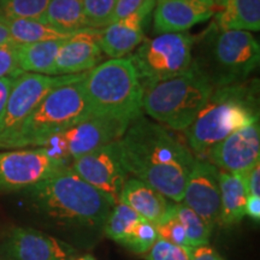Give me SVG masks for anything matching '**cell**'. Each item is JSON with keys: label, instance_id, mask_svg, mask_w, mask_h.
<instances>
[{"label": "cell", "instance_id": "36", "mask_svg": "<svg viewBox=\"0 0 260 260\" xmlns=\"http://www.w3.org/2000/svg\"><path fill=\"white\" fill-rule=\"evenodd\" d=\"M15 79L16 77L14 76H6L0 79V118H2L3 113H4L6 102H8L10 90L12 88Z\"/></svg>", "mask_w": 260, "mask_h": 260}, {"label": "cell", "instance_id": "30", "mask_svg": "<svg viewBox=\"0 0 260 260\" xmlns=\"http://www.w3.org/2000/svg\"><path fill=\"white\" fill-rule=\"evenodd\" d=\"M117 0H82L84 16L89 28L104 29L110 24V18Z\"/></svg>", "mask_w": 260, "mask_h": 260}, {"label": "cell", "instance_id": "16", "mask_svg": "<svg viewBox=\"0 0 260 260\" xmlns=\"http://www.w3.org/2000/svg\"><path fill=\"white\" fill-rule=\"evenodd\" d=\"M157 0H145L134 14L113 22L103 29L100 47L104 53L115 58H123L145 40V31L149 23Z\"/></svg>", "mask_w": 260, "mask_h": 260}, {"label": "cell", "instance_id": "14", "mask_svg": "<svg viewBox=\"0 0 260 260\" xmlns=\"http://www.w3.org/2000/svg\"><path fill=\"white\" fill-rule=\"evenodd\" d=\"M219 170L246 174L260 159V126L258 121L228 135L206 153Z\"/></svg>", "mask_w": 260, "mask_h": 260}, {"label": "cell", "instance_id": "13", "mask_svg": "<svg viewBox=\"0 0 260 260\" xmlns=\"http://www.w3.org/2000/svg\"><path fill=\"white\" fill-rule=\"evenodd\" d=\"M3 252L8 260H75L79 252L70 243L32 228H14Z\"/></svg>", "mask_w": 260, "mask_h": 260}, {"label": "cell", "instance_id": "26", "mask_svg": "<svg viewBox=\"0 0 260 260\" xmlns=\"http://www.w3.org/2000/svg\"><path fill=\"white\" fill-rule=\"evenodd\" d=\"M174 211L186 230L190 247L209 245L212 228L183 203H174Z\"/></svg>", "mask_w": 260, "mask_h": 260}, {"label": "cell", "instance_id": "9", "mask_svg": "<svg viewBox=\"0 0 260 260\" xmlns=\"http://www.w3.org/2000/svg\"><path fill=\"white\" fill-rule=\"evenodd\" d=\"M132 122L115 117H90L51 136L40 147L46 148L53 157L71 164L74 159L121 139Z\"/></svg>", "mask_w": 260, "mask_h": 260}, {"label": "cell", "instance_id": "20", "mask_svg": "<svg viewBox=\"0 0 260 260\" xmlns=\"http://www.w3.org/2000/svg\"><path fill=\"white\" fill-rule=\"evenodd\" d=\"M220 188V223L232 226L240 223L246 216V203L248 198V188L245 176L219 170Z\"/></svg>", "mask_w": 260, "mask_h": 260}, {"label": "cell", "instance_id": "2", "mask_svg": "<svg viewBox=\"0 0 260 260\" xmlns=\"http://www.w3.org/2000/svg\"><path fill=\"white\" fill-rule=\"evenodd\" d=\"M37 211L60 225L82 230H103L112 206L71 168L59 169L25 189Z\"/></svg>", "mask_w": 260, "mask_h": 260}, {"label": "cell", "instance_id": "31", "mask_svg": "<svg viewBox=\"0 0 260 260\" xmlns=\"http://www.w3.org/2000/svg\"><path fill=\"white\" fill-rule=\"evenodd\" d=\"M191 247L178 246L158 237L151 249L146 253V260H190Z\"/></svg>", "mask_w": 260, "mask_h": 260}, {"label": "cell", "instance_id": "25", "mask_svg": "<svg viewBox=\"0 0 260 260\" xmlns=\"http://www.w3.org/2000/svg\"><path fill=\"white\" fill-rule=\"evenodd\" d=\"M142 217L125 204L118 203L112 206L104 223L103 232L112 241L122 243L132 229Z\"/></svg>", "mask_w": 260, "mask_h": 260}, {"label": "cell", "instance_id": "10", "mask_svg": "<svg viewBox=\"0 0 260 260\" xmlns=\"http://www.w3.org/2000/svg\"><path fill=\"white\" fill-rule=\"evenodd\" d=\"M87 73L61 76L22 73L16 76L4 113L0 118V144L24 122V119L51 90L63 84L83 79Z\"/></svg>", "mask_w": 260, "mask_h": 260}, {"label": "cell", "instance_id": "18", "mask_svg": "<svg viewBox=\"0 0 260 260\" xmlns=\"http://www.w3.org/2000/svg\"><path fill=\"white\" fill-rule=\"evenodd\" d=\"M217 0H159L153 10V30L182 32L213 17Z\"/></svg>", "mask_w": 260, "mask_h": 260}, {"label": "cell", "instance_id": "7", "mask_svg": "<svg viewBox=\"0 0 260 260\" xmlns=\"http://www.w3.org/2000/svg\"><path fill=\"white\" fill-rule=\"evenodd\" d=\"M213 86L193 65L183 74L144 90L142 110L155 122L186 130L204 109Z\"/></svg>", "mask_w": 260, "mask_h": 260}, {"label": "cell", "instance_id": "24", "mask_svg": "<svg viewBox=\"0 0 260 260\" xmlns=\"http://www.w3.org/2000/svg\"><path fill=\"white\" fill-rule=\"evenodd\" d=\"M6 24L9 29L10 37L16 45L32 44L47 40H58V39H68L76 32H65L53 28L52 25L38 19H0Z\"/></svg>", "mask_w": 260, "mask_h": 260}, {"label": "cell", "instance_id": "23", "mask_svg": "<svg viewBox=\"0 0 260 260\" xmlns=\"http://www.w3.org/2000/svg\"><path fill=\"white\" fill-rule=\"evenodd\" d=\"M41 22L65 32L88 29L82 0H51Z\"/></svg>", "mask_w": 260, "mask_h": 260}, {"label": "cell", "instance_id": "22", "mask_svg": "<svg viewBox=\"0 0 260 260\" xmlns=\"http://www.w3.org/2000/svg\"><path fill=\"white\" fill-rule=\"evenodd\" d=\"M65 40L67 39H58V40H47L32 42V44L18 45V68L23 73L50 75L58 51H59L60 46Z\"/></svg>", "mask_w": 260, "mask_h": 260}, {"label": "cell", "instance_id": "40", "mask_svg": "<svg viewBox=\"0 0 260 260\" xmlns=\"http://www.w3.org/2000/svg\"><path fill=\"white\" fill-rule=\"evenodd\" d=\"M157 2H159V0H157Z\"/></svg>", "mask_w": 260, "mask_h": 260}, {"label": "cell", "instance_id": "37", "mask_svg": "<svg viewBox=\"0 0 260 260\" xmlns=\"http://www.w3.org/2000/svg\"><path fill=\"white\" fill-rule=\"evenodd\" d=\"M246 214L249 216L253 220L259 222L260 220V197L256 195H248L246 203Z\"/></svg>", "mask_w": 260, "mask_h": 260}, {"label": "cell", "instance_id": "28", "mask_svg": "<svg viewBox=\"0 0 260 260\" xmlns=\"http://www.w3.org/2000/svg\"><path fill=\"white\" fill-rule=\"evenodd\" d=\"M157 239L158 233L155 229V224L141 218L135 224L121 245L136 254H146L153 246V243L157 241Z\"/></svg>", "mask_w": 260, "mask_h": 260}, {"label": "cell", "instance_id": "12", "mask_svg": "<svg viewBox=\"0 0 260 260\" xmlns=\"http://www.w3.org/2000/svg\"><path fill=\"white\" fill-rule=\"evenodd\" d=\"M67 165L44 147L0 152V191L25 190Z\"/></svg>", "mask_w": 260, "mask_h": 260}, {"label": "cell", "instance_id": "4", "mask_svg": "<svg viewBox=\"0 0 260 260\" xmlns=\"http://www.w3.org/2000/svg\"><path fill=\"white\" fill-rule=\"evenodd\" d=\"M258 80L213 90L204 109L184 130L190 148L205 155L228 135L258 121Z\"/></svg>", "mask_w": 260, "mask_h": 260}, {"label": "cell", "instance_id": "38", "mask_svg": "<svg viewBox=\"0 0 260 260\" xmlns=\"http://www.w3.org/2000/svg\"><path fill=\"white\" fill-rule=\"evenodd\" d=\"M12 42L11 37H10L9 29L3 21H0V46H4L6 44Z\"/></svg>", "mask_w": 260, "mask_h": 260}, {"label": "cell", "instance_id": "29", "mask_svg": "<svg viewBox=\"0 0 260 260\" xmlns=\"http://www.w3.org/2000/svg\"><path fill=\"white\" fill-rule=\"evenodd\" d=\"M172 205L174 204L170 205L168 212L161 217V219L159 220L157 224H155L158 237L165 240V241L175 243V245L190 247L186 235V230H184L180 219L177 218Z\"/></svg>", "mask_w": 260, "mask_h": 260}, {"label": "cell", "instance_id": "39", "mask_svg": "<svg viewBox=\"0 0 260 260\" xmlns=\"http://www.w3.org/2000/svg\"><path fill=\"white\" fill-rule=\"evenodd\" d=\"M75 260H96L94 256L89 255V254H86V255H82V256H77Z\"/></svg>", "mask_w": 260, "mask_h": 260}, {"label": "cell", "instance_id": "33", "mask_svg": "<svg viewBox=\"0 0 260 260\" xmlns=\"http://www.w3.org/2000/svg\"><path fill=\"white\" fill-rule=\"evenodd\" d=\"M144 2L145 0H117L111 18H110V24L134 14L136 10L144 4Z\"/></svg>", "mask_w": 260, "mask_h": 260}, {"label": "cell", "instance_id": "21", "mask_svg": "<svg viewBox=\"0 0 260 260\" xmlns=\"http://www.w3.org/2000/svg\"><path fill=\"white\" fill-rule=\"evenodd\" d=\"M214 18L225 30L259 31L260 0H217Z\"/></svg>", "mask_w": 260, "mask_h": 260}, {"label": "cell", "instance_id": "19", "mask_svg": "<svg viewBox=\"0 0 260 260\" xmlns=\"http://www.w3.org/2000/svg\"><path fill=\"white\" fill-rule=\"evenodd\" d=\"M119 203L125 204L142 218L157 224L168 212L170 203L165 195L139 178H126Z\"/></svg>", "mask_w": 260, "mask_h": 260}, {"label": "cell", "instance_id": "5", "mask_svg": "<svg viewBox=\"0 0 260 260\" xmlns=\"http://www.w3.org/2000/svg\"><path fill=\"white\" fill-rule=\"evenodd\" d=\"M83 79L51 90L0 148L40 147L51 136L90 118Z\"/></svg>", "mask_w": 260, "mask_h": 260}, {"label": "cell", "instance_id": "6", "mask_svg": "<svg viewBox=\"0 0 260 260\" xmlns=\"http://www.w3.org/2000/svg\"><path fill=\"white\" fill-rule=\"evenodd\" d=\"M92 117H115L134 121L141 115L144 88L132 60L115 58L96 65L83 79Z\"/></svg>", "mask_w": 260, "mask_h": 260}, {"label": "cell", "instance_id": "34", "mask_svg": "<svg viewBox=\"0 0 260 260\" xmlns=\"http://www.w3.org/2000/svg\"><path fill=\"white\" fill-rule=\"evenodd\" d=\"M243 176H245L249 195L260 197V162L258 161L255 165H253L246 174H243Z\"/></svg>", "mask_w": 260, "mask_h": 260}, {"label": "cell", "instance_id": "32", "mask_svg": "<svg viewBox=\"0 0 260 260\" xmlns=\"http://www.w3.org/2000/svg\"><path fill=\"white\" fill-rule=\"evenodd\" d=\"M17 46L15 42L0 46V79L6 76L16 77L23 73L18 68Z\"/></svg>", "mask_w": 260, "mask_h": 260}, {"label": "cell", "instance_id": "27", "mask_svg": "<svg viewBox=\"0 0 260 260\" xmlns=\"http://www.w3.org/2000/svg\"><path fill=\"white\" fill-rule=\"evenodd\" d=\"M51 0H0V19L42 21Z\"/></svg>", "mask_w": 260, "mask_h": 260}, {"label": "cell", "instance_id": "11", "mask_svg": "<svg viewBox=\"0 0 260 260\" xmlns=\"http://www.w3.org/2000/svg\"><path fill=\"white\" fill-rule=\"evenodd\" d=\"M70 165L73 170L99 191L111 206L119 203L128 172L122 162L118 140L74 159Z\"/></svg>", "mask_w": 260, "mask_h": 260}, {"label": "cell", "instance_id": "8", "mask_svg": "<svg viewBox=\"0 0 260 260\" xmlns=\"http://www.w3.org/2000/svg\"><path fill=\"white\" fill-rule=\"evenodd\" d=\"M194 41L195 38L184 31L164 32L142 41L129 59L144 90L189 69Z\"/></svg>", "mask_w": 260, "mask_h": 260}, {"label": "cell", "instance_id": "15", "mask_svg": "<svg viewBox=\"0 0 260 260\" xmlns=\"http://www.w3.org/2000/svg\"><path fill=\"white\" fill-rule=\"evenodd\" d=\"M182 203L212 228L219 219V169L207 159L195 158L184 188Z\"/></svg>", "mask_w": 260, "mask_h": 260}, {"label": "cell", "instance_id": "17", "mask_svg": "<svg viewBox=\"0 0 260 260\" xmlns=\"http://www.w3.org/2000/svg\"><path fill=\"white\" fill-rule=\"evenodd\" d=\"M102 31L103 29H83L67 39L52 65L51 76L76 75L94 69L102 60Z\"/></svg>", "mask_w": 260, "mask_h": 260}, {"label": "cell", "instance_id": "35", "mask_svg": "<svg viewBox=\"0 0 260 260\" xmlns=\"http://www.w3.org/2000/svg\"><path fill=\"white\" fill-rule=\"evenodd\" d=\"M190 260H225L209 245L191 247Z\"/></svg>", "mask_w": 260, "mask_h": 260}, {"label": "cell", "instance_id": "3", "mask_svg": "<svg viewBox=\"0 0 260 260\" xmlns=\"http://www.w3.org/2000/svg\"><path fill=\"white\" fill-rule=\"evenodd\" d=\"M259 60V41L249 31L225 30L212 22L194 41L191 65L214 89L245 82Z\"/></svg>", "mask_w": 260, "mask_h": 260}, {"label": "cell", "instance_id": "1", "mask_svg": "<svg viewBox=\"0 0 260 260\" xmlns=\"http://www.w3.org/2000/svg\"><path fill=\"white\" fill-rule=\"evenodd\" d=\"M128 174L144 181L174 203H182L195 157L164 126L142 115L118 140Z\"/></svg>", "mask_w": 260, "mask_h": 260}]
</instances>
